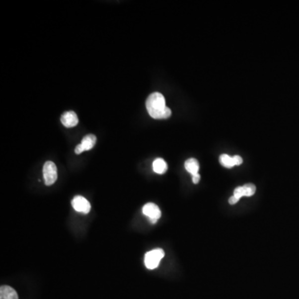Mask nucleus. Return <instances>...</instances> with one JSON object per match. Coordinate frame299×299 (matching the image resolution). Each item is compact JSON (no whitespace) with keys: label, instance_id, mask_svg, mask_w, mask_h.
Wrapping results in <instances>:
<instances>
[{"label":"nucleus","instance_id":"obj_1","mask_svg":"<svg viewBox=\"0 0 299 299\" xmlns=\"http://www.w3.org/2000/svg\"><path fill=\"white\" fill-rule=\"evenodd\" d=\"M147 112L154 119H167L171 116V110L165 105V99L160 92L150 94L146 102Z\"/></svg>","mask_w":299,"mask_h":299},{"label":"nucleus","instance_id":"obj_2","mask_svg":"<svg viewBox=\"0 0 299 299\" xmlns=\"http://www.w3.org/2000/svg\"><path fill=\"white\" fill-rule=\"evenodd\" d=\"M164 256L165 252L161 248H155L151 251L147 252L145 255V265L150 270L156 269Z\"/></svg>","mask_w":299,"mask_h":299},{"label":"nucleus","instance_id":"obj_3","mask_svg":"<svg viewBox=\"0 0 299 299\" xmlns=\"http://www.w3.org/2000/svg\"><path fill=\"white\" fill-rule=\"evenodd\" d=\"M43 179L46 185H54L58 180V170L53 161H47L43 168Z\"/></svg>","mask_w":299,"mask_h":299},{"label":"nucleus","instance_id":"obj_4","mask_svg":"<svg viewBox=\"0 0 299 299\" xmlns=\"http://www.w3.org/2000/svg\"><path fill=\"white\" fill-rule=\"evenodd\" d=\"M142 213L147 216L151 224H155L161 216L159 207L153 203H147L142 208Z\"/></svg>","mask_w":299,"mask_h":299},{"label":"nucleus","instance_id":"obj_5","mask_svg":"<svg viewBox=\"0 0 299 299\" xmlns=\"http://www.w3.org/2000/svg\"><path fill=\"white\" fill-rule=\"evenodd\" d=\"M72 206L75 211L80 213L88 214L91 211V204L86 198L77 195L72 201Z\"/></svg>","mask_w":299,"mask_h":299},{"label":"nucleus","instance_id":"obj_6","mask_svg":"<svg viewBox=\"0 0 299 299\" xmlns=\"http://www.w3.org/2000/svg\"><path fill=\"white\" fill-rule=\"evenodd\" d=\"M61 122L64 127L72 128V127H76V125L78 124V118L75 112L69 111V112H66L62 115Z\"/></svg>","mask_w":299,"mask_h":299},{"label":"nucleus","instance_id":"obj_7","mask_svg":"<svg viewBox=\"0 0 299 299\" xmlns=\"http://www.w3.org/2000/svg\"><path fill=\"white\" fill-rule=\"evenodd\" d=\"M0 299H18V294L12 287L3 285L0 288Z\"/></svg>","mask_w":299,"mask_h":299},{"label":"nucleus","instance_id":"obj_8","mask_svg":"<svg viewBox=\"0 0 299 299\" xmlns=\"http://www.w3.org/2000/svg\"><path fill=\"white\" fill-rule=\"evenodd\" d=\"M185 170H187L188 172L191 174L192 175H196L199 174V170H200V165L199 162L196 159L194 158H190L188 159L185 163Z\"/></svg>","mask_w":299,"mask_h":299},{"label":"nucleus","instance_id":"obj_9","mask_svg":"<svg viewBox=\"0 0 299 299\" xmlns=\"http://www.w3.org/2000/svg\"><path fill=\"white\" fill-rule=\"evenodd\" d=\"M96 137L94 135H86V137H84L81 140V145L85 150H90L96 145Z\"/></svg>","mask_w":299,"mask_h":299},{"label":"nucleus","instance_id":"obj_10","mask_svg":"<svg viewBox=\"0 0 299 299\" xmlns=\"http://www.w3.org/2000/svg\"><path fill=\"white\" fill-rule=\"evenodd\" d=\"M167 164L161 158H158L153 162V170L157 174H164L167 170Z\"/></svg>","mask_w":299,"mask_h":299},{"label":"nucleus","instance_id":"obj_11","mask_svg":"<svg viewBox=\"0 0 299 299\" xmlns=\"http://www.w3.org/2000/svg\"><path fill=\"white\" fill-rule=\"evenodd\" d=\"M220 160H221V165H224L226 168H232L234 166V163H233V157H230L228 155H221L220 157Z\"/></svg>","mask_w":299,"mask_h":299},{"label":"nucleus","instance_id":"obj_12","mask_svg":"<svg viewBox=\"0 0 299 299\" xmlns=\"http://www.w3.org/2000/svg\"><path fill=\"white\" fill-rule=\"evenodd\" d=\"M243 187L244 190V196H252L256 191V187L253 184H246Z\"/></svg>","mask_w":299,"mask_h":299},{"label":"nucleus","instance_id":"obj_13","mask_svg":"<svg viewBox=\"0 0 299 299\" xmlns=\"http://www.w3.org/2000/svg\"><path fill=\"white\" fill-rule=\"evenodd\" d=\"M233 195L236 198H238V200H240L241 197L244 196V190H243V186H239V187L236 188L233 192Z\"/></svg>","mask_w":299,"mask_h":299},{"label":"nucleus","instance_id":"obj_14","mask_svg":"<svg viewBox=\"0 0 299 299\" xmlns=\"http://www.w3.org/2000/svg\"><path fill=\"white\" fill-rule=\"evenodd\" d=\"M233 163L234 165H240L243 163V159L239 155H235L233 157Z\"/></svg>","mask_w":299,"mask_h":299},{"label":"nucleus","instance_id":"obj_15","mask_svg":"<svg viewBox=\"0 0 299 299\" xmlns=\"http://www.w3.org/2000/svg\"><path fill=\"white\" fill-rule=\"evenodd\" d=\"M83 151H85L83 147H82L81 144L77 145L76 148H75V153L77 154V155H79V154H81V153L83 152Z\"/></svg>","mask_w":299,"mask_h":299},{"label":"nucleus","instance_id":"obj_16","mask_svg":"<svg viewBox=\"0 0 299 299\" xmlns=\"http://www.w3.org/2000/svg\"><path fill=\"white\" fill-rule=\"evenodd\" d=\"M238 201L239 200H238V198H236L234 195H233L232 197L229 198L228 203L230 204V205H235V204H237V202H238Z\"/></svg>","mask_w":299,"mask_h":299},{"label":"nucleus","instance_id":"obj_17","mask_svg":"<svg viewBox=\"0 0 299 299\" xmlns=\"http://www.w3.org/2000/svg\"><path fill=\"white\" fill-rule=\"evenodd\" d=\"M192 180L194 184H198V183L200 182V180H201V175H199V174L193 175Z\"/></svg>","mask_w":299,"mask_h":299}]
</instances>
